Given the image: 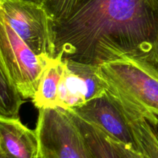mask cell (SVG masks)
Here are the masks:
<instances>
[{"label":"cell","instance_id":"cell-1","mask_svg":"<svg viewBox=\"0 0 158 158\" xmlns=\"http://www.w3.org/2000/svg\"><path fill=\"white\" fill-rule=\"evenodd\" d=\"M157 32L158 9L150 0H83L55 23V57L98 66L142 57Z\"/></svg>","mask_w":158,"mask_h":158},{"label":"cell","instance_id":"cell-2","mask_svg":"<svg viewBox=\"0 0 158 158\" xmlns=\"http://www.w3.org/2000/svg\"><path fill=\"white\" fill-rule=\"evenodd\" d=\"M100 71L110 91L158 126L157 68L144 59L123 56L100 65Z\"/></svg>","mask_w":158,"mask_h":158},{"label":"cell","instance_id":"cell-3","mask_svg":"<svg viewBox=\"0 0 158 158\" xmlns=\"http://www.w3.org/2000/svg\"><path fill=\"white\" fill-rule=\"evenodd\" d=\"M35 130L42 158H93L80 127L67 110H39Z\"/></svg>","mask_w":158,"mask_h":158},{"label":"cell","instance_id":"cell-4","mask_svg":"<svg viewBox=\"0 0 158 158\" xmlns=\"http://www.w3.org/2000/svg\"><path fill=\"white\" fill-rule=\"evenodd\" d=\"M0 9L11 27L35 55L55 58V22L43 5L0 0Z\"/></svg>","mask_w":158,"mask_h":158},{"label":"cell","instance_id":"cell-5","mask_svg":"<svg viewBox=\"0 0 158 158\" xmlns=\"http://www.w3.org/2000/svg\"><path fill=\"white\" fill-rule=\"evenodd\" d=\"M0 57L12 84L23 100H32L50 59L35 55L13 30L0 9Z\"/></svg>","mask_w":158,"mask_h":158},{"label":"cell","instance_id":"cell-6","mask_svg":"<svg viewBox=\"0 0 158 158\" xmlns=\"http://www.w3.org/2000/svg\"><path fill=\"white\" fill-rule=\"evenodd\" d=\"M67 110L98 127L111 139L135 147L126 115L117 99L109 89L101 97Z\"/></svg>","mask_w":158,"mask_h":158},{"label":"cell","instance_id":"cell-7","mask_svg":"<svg viewBox=\"0 0 158 158\" xmlns=\"http://www.w3.org/2000/svg\"><path fill=\"white\" fill-rule=\"evenodd\" d=\"M0 148L10 158H42L36 131L19 117L0 114Z\"/></svg>","mask_w":158,"mask_h":158},{"label":"cell","instance_id":"cell-8","mask_svg":"<svg viewBox=\"0 0 158 158\" xmlns=\"http://www.w3.org/2000/svg\"><path fill=\"white\" fill-rule=\"evenodd\" d=\"M114 96L120 103L129 122L136 149L141 153L144 158H158L157 125L148 120L144 114L132 104Z\"/></svg>","mask_w":158,"mask_h":158},{"label":"cell","instance_id":"cell-9","mask_svg":"<svg viewBox=\"0 0 158 158\" xmlns=\"http://www.w3.org/2000/svg\"><path fill=\"white\" fill-rule=\"evenodd\" d=\"M65 66V62L58 56L48 61L32 99V103L38 110L57 107L59 86Z\"/></svg>","mask_w":158,"mask_h":158},{"label":"cell","instance_id":"cell-10","mask_svg":"<svg viewBox=\"0 0 158 158\" xmlns=\"http://www.w3.org/2000/svg\"><path fill=\"white\" fill-rule=\"evenodd\" d=\"M63 61L81 81L86 102L106 94L108 86L100 74V66L70 60Z\"/></svg>","mask_w":158,"mask_h":158},{"label":"cell","instance_id":"cell-11","mask_svg":"<svg viewBox=\"0 0 158 158\" xmlns=\"http://www.w3.org/2000/svg\"><path fill=\"white\" fill-rule=\"evenodd\" d=\"M72 115L81 131L93 158H121L105 133L75 114Z\"/></svg>","mask_w":158,"mask_h":158},{"label":"cell","instance_id":"cell-12","mask_svg":"<svg viewBox=\"0 0 158 158\" xmlns=\"http://www.w3.org/2000/svg\"><path fill=\"white\" fill-rule=\"evenodd\" d=\"M86 102L81 81L66 65L59 86L57 107L69 110L82 106Z\"/></svg>","mask_w":158,"mask_h":158},{"label":"cell","instance_id":"cell-13","mask_svg":"<svg viewBox=\"0 0 158 158\" xmlns=\"http://www.w3.org/2000/svg\"><path fill=\"white\" fill-rule=\"evenodd\" d=\"M24 101L12 84L0 57V114L19 117L20 108Z\"/></svg>","mask_w":158,"mask_h":158},{"label":"cell","instance_id":"cell-14","mask_svg":"<svg viewBox=\"0 0 158 158\" xmlns=\"http://www.w3.org/2000/svg\"><path fill=\"white\" fill-rule=\"evenodd\" d=\"M83 0H45L43 6L55 23L67 18Z\"/></svg>","mask_w":158,"mask_h":158},{"label":"cell","instance_id":"cell-15","mask_svg":"<svg viewBox=\"0 0 158 158\" xmlns=\"http://www.w3.org/2000/svg\"><path fill=\"white\" fill-rule=\"evenodd\" d=\"M109 138L121 158H144L134 145L126 144L111 139L110 137Z\"/></svg>","mask_w":158,"mask_h":158},{"label":"cell","instance_id":"cell-16","mask_svg":"<svg viewBox=\"0 0 158 158\" xmlns=\"http://www.w3.org/2000/svg\"><path fill=\"white\" fill-rule=\"evenodd\" d=\"M140 58L144 59L158 69V32L148 52Z\"/></svg>","mask_w":158,"mask_h":158},{"label":"cell","instance_id":"cell-17","mask_svg":"<svg viewBox=\"0 0 158 158\" xmlns=\"http://www.w3.org/2000/svg\"><path fill=\"white\" fill-rule=\"evenodd\" d=\"M22 1H26V2H35L37 4L43 5L45 0H22Z\"/></svg>","mask_w":158,"mask_h":158},{"label":"cell","instance_id":"cell-18","mask_svg":"<svg viewBox=\"0 0 158 158\" xmlns=\"http://www.w3.org/2000/svg\"><path fill=\"white\" fill-rule=\"evenodd\" d=\"M0 158H10V157H9L7 154H5V153L3 152L2 150L0 148Z\"/></svg>","mask_w":158,"mask_h":158},{"label":"cell","instance_id":"cell-19","mask_svg":"<svg viewBox=\"0 0 158 158\" xmlns=\"http://www.w3.org/2000/svg\"><path fill=\"white\" fill-rule=\"evenodd\" d=\"M152 2V4L155 6L157 9H158V0H150Z\"/></svg>","mask_w":158,"mask_h":158}]
</instances>
